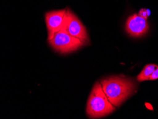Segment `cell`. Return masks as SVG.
Here are the masks:
<instances>
[{
  "label": "cell",
  "mask_w": 158,
  "mask_h": 119,
  "mask_svg": "<svg viewBox=\"0 0 158 119\" xmlns=\"http://www.w3.org/2000/svg\"><path fill=\"white\" fill-rule=\"evenodd\" d=\"M138 15H140V17L145 18V19H147L150 15V11L148 10V9H141L140 11H139Z\"/></svg>",
  "instance_id": "cell-8"
},
{
  "label": "cell",
  "mask_w": 158,
  "mask_h": 119,
  "mask_svg": "<svg viewBox=\"0 0 158 119\" xmlns=\"http://www.w3.org/2000/svg\"><path fill=\"white\" fill-rule=\"evenodd\" d=\"M157 65L155 64H148L144 67V69L142 70L141 72L138 74V76L136 77L137 80L138 81H145L147 80H149V78L151 74H152V72L154 71V70L156 68Z\"/></svg>",
  "instance_id": "cell-7"
},
{
  "label": "cell",
  "mask_w": 158,
  "mask_h": 119,
  "mask_svg": "<svg viewBox=\"0 0 158 119\" xmlns=\"http://www.w3.org/2000/svg\"><path fill=\"white\" fill-rule=\"evenodd\" d=\"M149 29V24L147 19L139 15H132L127 19L125 23V30L130 36L140 37L147 33Z\"/></svg>",
  "instance_id": "cell-6"
},
{
  "label": "cell",
  "mask_w": 158,
  "mask_h": 119,
  "mask_svg": "<svg viewBox=\"0 0 158 119\" xmlns=\"http://www.w3.org/2000/svg\"><path fill=\"white\" fill-rule=\"evenodd\" d=\"M103 91L108 99L118 107L135 91V83L125 76H110L101 81Z\"/></svg>",
  "instance_id": "cell-1"
},
{
  "label": "cell",
  "mask_w": 158,
  "mask_h": 119,
  "mask_svg": "<svg viewBox=\"0 0 158 119\" xmlns=\"http://www.w3.org/2000/svg\"><path fill=\"white\" fill-rule=\"evenodd\" d=\"M67 9L48 11L45 14V23L48 30V38L60 31L64 24Z\"/></svg>",
  "instance_id": "cell-5"
},
{
  "label": "cell",
  "mask_w": 158,
  "mask_h": 119,
  "mask_svg": "<svg viewBox=\"0 0 158 119\" xmlns=\"http://www.w3.org/2000/svg\"><path fill=\"white\" fill-rule=\"evenodd\" d=\"M64 28L68 33L76 38H78L85 44H89V38L85 26L81 20L69 9H67L64 19Z\"/></svg>",
  "instance_id": "cell-4"
},
{
  "label": "cell",
  "mask_w": 158,
  "mask_h": 119,
  "mask_svg": "<svg viewBox=\"0 0 158 119\" xmlns=\"http://www.w3.org/2000/svg\"><path fill=\"white\" fill-rule=\"evenodd\" d=\"M115 110L103 91L101 83L97 81L90 92L86 106V114L90 118H100Z\"/></svg>",
  "instance_id": "cell-2"
},
{
  "label": "cell",
  "mask_w": 158,
  "mask_h": 119,
  "mask_svg": "<svg viewBox=\"0 0 158 119\" xmlns=\"http://www.w3.org/2000/svg\"><path fill=\"white\" fill-rule=\"evenodd\" d=\"M48 41L53 49L61 53L72 52L85 45L80 39L69 34L64 28L48 38Z\"/></svg>",
  "instance_id": "cell-3"
},
{
  "label": "cell",
  "mask_w": 158,
  "mask_h": 119,
  "mask_svg": "<svg viewBox=\"0 0 158 119\" xmlns=\"http://www.w3.org/2000/svg\"><path fill=\"white\" fill-rule=\"evenodd\" d=\"M158 79V66L157 65L156 68L154 70V71L152 72V74H151L149 80L150 81H154V80H157Z\"/></svg>",
  "instance_id": "cell-9"
}]
</instances>
